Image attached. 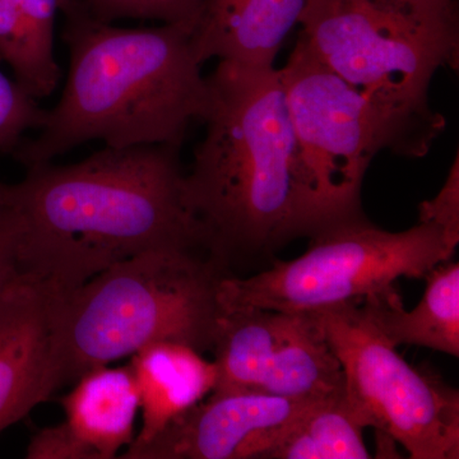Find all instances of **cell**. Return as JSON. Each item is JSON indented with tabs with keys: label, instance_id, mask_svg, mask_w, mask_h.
I'll list each match as a JSON object with an SVG mask.
<instances>
[{
	"label": "cell",
	"instance_id": "4fadbf2b",
	"mask_svg": "<svg viewBox=\"0 0 459 459\" xmlns=\"http://www.w3.org/2000/svg\"><path fill=\"white\" fill-rule=\"evenodd\" d=\"M142 425L126 452L146 446L172 421L205 400L216 388L214 361L189 344L161 341L147 344L132 356Z\"/></svg>",
	"mask_w": 459,
	"mask_h": 459
},
{
	"label": "cell",
	"instance_id": "5bb4252c",
	"mask_svg": "<svg viewBox=\"0 0 459 459\" xmlns=\"http://www.w3.org/2000/svg\"><path fill=\"white\" fill-rule=\"evenodd\" d=\"M60 400V422L80 451L81 459H113L134 440L140 394L129 365H100L74 380Z\"/></svg>",
	"mask_w": 459,
	"mask_h": 459
},
{
	"label": "cell",
	"instance_id": "d6986e66",
	"mask_svg": "<svg viewBox=\"0 0 459 459\" xmlns=\"http://www.w3.org/2000/svg\"><path fill=\"white\" fill-rule=\"evenodd\" d=\"M45 113L39 100L0 71V153L12 156L27 132L40 129Z\"/></svg>",
	"mask_w": 459,
	"mask_h": 459
},
{
	"label": "cell",
	"instance_id": "2e32d148",
	"mask_svg": "<svg viewBox=\"0 0 459 459\" xmlns=\"http://www.w3.org/2000/svg\"><path fill=\"white\" fill-rule=\"evenodd\" d=\"M60 0H0V62L36 100L49 98L62 78L54 49Z\"/></svg>",
	"mask_w": 459,
	"mask_h": 459
},
{
	"label": "cell",
	"instance_id": "52a82bcc",
	"mask_svg": "<svg viewBox=\"0 0 459 459\" xmlns=\"http://www.w3.org/2000/svg\"><path fill=\"white\" fill-rule=\"evenodd\" d=\"M310 314L340 361L344 398L362 428L388 435L410 458H459L457 389L404 360L358 301Z\"/></svg>",
	"mask_w": 459,
	"mask_h": 459
},
{
	"label": "cell",
	"instance_id": "277c9868",
	"mask_svg": "<svg viewBox=\"0 0 459 459\" xmlns=\"http://www.w3.org/2000/svg\"><path fill=\"white\" fill-rule=\"evenodd\" d=\"M221 264L198 250L159 247L56 292L63 385L161 341L212 350Z\"/></svg>",
	"mask_w": 459,
	"mask_h": 459
},
{
	"label": "cell",
	"instance_id": "8fae6325",
	"mask_svg": "<svg viewBox=\"0 0 459 459\" xmlns=\"http://www.w3.org/2000/svg\"><path fill=\"white\" fill-rule=\"evenodd\" d=\"M56 292L22 272L0 298V433L63 386Z\"/></svg>",
	"mask_w": 459,
	"mask_h": 459
},
{
	"label": "cell",
	"instance_id": "7c38bea8",
	"mask_svg": "<svg viewBox=\"0 0 459 459\" xmlns=\"http://www.w3.org/2000/svg\"><path fill=\"white\" fill-rule=\"evenodd\" d=\"M307 0H204L192 30L199 62L273 65Z\"/></svg>",
	"mask_w": 459,
	"mask_h": 459
},
{
	"label": "cell",
	"instance_id": "6da1fadb",
	"mask_svg": "<svg viewBox=\"0 0 459 459\" xmlns=\"http://www.w3.org/2000/svg\"><path fill=\"white\" fill-rule=\"evenodd\" d=\"M180 147H107L71 165L26 168L8 184L21 271L65 294L115 263L159 247L205 249L186 197Z\"/></svg>",
	"mask_w": 459,
	"mask_h": 459
},
{
	"label": "cell",
	"instance_id": "44dd1931",
	"mask_svg": "<svg viewBox=\"0 0 459 459\" xmlns=\"http://www.w3.org/2000/svg\"><path fill=\"white\" fill-rule=\"evenodd\" d=\"M17 240V217L9 204L7 188L4 201L0 202V298L22 274Z\"/></svg>",
	"mask_w": 459,
	"mask_h": 459
},
{
	"label": "cell",
	"instance_id": "7402d4cb",
	"mask_svg": "<svg viewBox=\"0 0 459 459\" xmlns=\"http://www.w3.org/2000/svg\"><path fill=\"white\" fill-rule=\"evenodd\" d=\"M379 4L429 20L459 22L457 0H374Z\"/></svg>",
	"mask_w": 459,
	"mask_h": 459
},
{
	"label": "cell",
	"instance_id": "ffe728a7",
	"mask_svg": "<svg viewBox=\"0 0 459 459\" xmlns=\"http://www.w3.org/2000/svg\"><path fill=\"white\" fill-rule=\"evenodd\" d=\"M455 156L448 178L437 197L419 205V222L433 223L459 243V165Z\"/></svg>",
	"mask_w": 459,
	"mask_h": 459
},
{
	"label": "cell",
	"instance_id": "e0dca14e",
	"mask_svg": "<svg viewBox=\"0 0 459 459\" xmlns=\"http://www.w3.org/2000/svg\"><path fill=\"white\" fill-rule=\"evenodd\" d=\"M364 428L352 415L343 389L314 402L279 434L262 458L367 459Z\"/></svg>",
	"mask_w": 459,
	"mask_h": 459
},
{
	"label": "cell",
	"instance_id": "603a6c76",
	"mask_svg": "<svg viewBox=\"0 0 459 459\" xmlns=\"http://www.w3.org/2000/svg\"><path fill=\"white\" fill-rule=\"evenodd\" d=\"M8 184L0 183V202L4 201L5 195H7Z\"/></svg>",
	"mask_w": 459,
	"mask_h": 459
},
{
	"label": "cell",
	"instance_id": "9c48e42d",
	"mask_svg": "<svg viewBox=\"0 0 459 459\" xmlns=\"http://www.w3.org/2000/svg\"><path fill=\"white\" fill-rule=\"evenodd\" d=\"M212 351L219 370L212 394L316 400L343 389L340 361L310 313L219 307Z\"/></svg>",
	"mask_w": 459,
	"mask_h": 459
},
{
	"label": "cell",
	"instance_id": "30bf717a",
	"mask_svg": "<svg viewBox=\"0 0 459 459\" xmlns=\"http://www.w3.org/2000/svg\"><path fill=\"white\" fill-rule=\"evenodd\" d=\"M318 400L259 392L211 394L155 439L120 458H262L281 431Z\"/></svg>",
	"mask_w": 459,
	"mask_h": 459
},
{
	"label": "cell",
	"instance_id": "3957f363",
	"mask_svg": "<svg viewBox=\"0 0 459 459\" xmlns=\"http://www.w3.org/2000/svg\"><path fill=\"white\" fill-rule=\"evenodd\" d=\"M204 140L184 186L216 258L264 255L316 234L280 69L220 60Z\"/></svg>",
	"mask_w": 459,
	"mask_h": 459
},
{
	"label": "cell",
	"instance_id": "9a60e30c",
	"mask_svg": "<svg viewBox=\"0 0 459 459\" xmlns=\"http://www.w3.org/2000/svg\"><path fill=\"white\" fill-rule=\"evenodd\" d=\"M424 296L404 309L397 289L362 299L371 323L394 346L411 344L459 356V264L443 262L429 272Z\"/></svg>",
	"mask_w": 459,
	"mask_h": 459
},
{
	"label": "cell",
	"instance_id": "ac0fdd59",
	"mask_svg": "<svg viewBox=\"0 0 459 459\" xmlns=\"http://www.w3.org/2000/svg\"><path fill=\"white\" fill-rule=\"evenodd\" d=\"M90 14L104 22L120 20L157 21L160 23H189L195 18L204 0H82Z\"/></svg>",
	"mask_w": 459,
	"mask_h": 459
},
{
	"label": "cell",
	"instance_id": "ba28073f",
	"mask_svg": "<svg viewBox=\"0 0 459 459\" xmlns=\"http://www.w3.org/2000/svg\"><path fill=\"white\" fill-rule=\"evenodd\" d=\"M280 72L316 232L365 216V174L380 150H392L385 123L367 98L320 62L300 36Z\"/></svg>",
	"mask_w": 459,
	"mask_h": 459
},
{
	"label": "cell",
	"instance_id": "8992f818",
	"mask_svg": "<svg viewBox=\"0 0 459 459\" xmlns=\"http://www.w3.org/2000/svg\"><path fill=\"white\" fill-rule=\"evenodd\" d=\"M307 252L247 279L225 274L219 283L221 307H256L316 313L395 289L401 279H425L451 261L458 244L433 223L386 231L362 216L320 230Z\"/></svg>",
	"mask_w": 459,
	"mask_h": 459
},
{
	"label": "cell",
	"instance_id": "7a4b0ae2",
	"mask_svg": "<svg viewBox=\"0 0 459 459\" xmlns=\"http://www.w3.org/2000/svg\"><path fill=\"white\" fill-rule=\"evenodd\" d=\"M60 13L69 51L65 89L38 137L23 138L12 157L26 169L91 141L180 147L208 105L193 25L126 29L93 17L82 0H60Z\"/></svg>",
	"mask_w": 459,
	"mask_h": 459
},
{
	"label": "cell",
	"instance_id": "5b68a950",
	"mask_svg": "<svg viewBox=\"0 0 459 459\" xmlns=\"http://www.w3.org/2000/svg\"><path fill=\"white\" fill-rule=\"evenodd\" d=\"M299 25L320 62L367 98L398 156L424 157L446 129L429 90L457 68L459 22L429 20L374 0H307Z\"/></svg>",
	"mask_w": 459,
	"mask_h": 459
}]
</instances>
